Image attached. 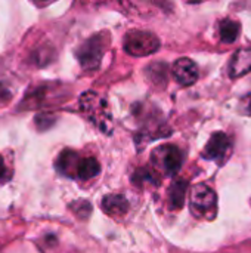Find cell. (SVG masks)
Wrapping results in <instances>:
<instances>
[{"mask_svg": "<svg viewBox=\"0 0 251 253\" xmlns=\"http://www.w3.org/2000/svg\"><path fill=\"white\" fill-rule=\"evenodd\" d=\"M9 179V175H7V166L3 160V157L0 156V181H6Z\"/></svg>", "mask_w": 251, "mask_h": 253, "instance_id": "obj_16", "label": "cell"}, {"mask_svg": "<svg viewBox=\"0 0 251 253\" xmlns=\"http://www.w3.org/2000/svg\"><path fill=\"white\" fill-rule=\"evenodd\" d=\"M231 153H232L231 138L223 132H216L207 142L203 156H204V159L215 160L219 165H223L229 159Z\"/></svg>", "mask_w": 251, "mask_h": 253, "instance_id": "obj_6", "label": "cell"}, {"mask_svg": "<svg viewBox=\"0 0 251 253\" xmlns=\"http://www.w3.org/2000/svg\"><path fill=\"white\" fill-rule=\"evenodd\" d=\"M220 39L225 42V43H234L238 36H240V31H241V25L240 22L237 21H232V19H223L220 22Z\"/></svg>", "mask_w": 251, "mask_h": 253, "instance_id": "obj_12", "label": "cell"}, {"mask_svg": "<svg viewBox=\"0 0 251 253\" xmlns=\"http://www.w3.org/2000/svg\"><path fill=\"white\" fill-rule=\"evenodd\" d=\"M173 77L183 86H191L198 80V67L189 58H180L173 65Z\"/></svg>", "mask_w": 251, "mask_h": 253, "instance_id": "obj_7", "label": "cell"}, {"mask_svg": "<svg viewBox=\"0 0 251 253\" xmlns=\"http://www.w3.org/2000/svg\"><path fill=\"white\" fill-rule=\"evenodd\" d=\"M99 170H101V166H99L98 160L93 157H87V159H81L78 162L75 176H78L83 181H87V179L95 178L99 173Z\"/></svg>", "mask_w": 251, "mask_h": 253, "instance_id": "obj_11", "label": "cell"}, {"mask_svg": "<svg viewBox=\"0 0 251 253\" xmlns=\"http://www.w3.org/2000/svg\"><path fill=\"white\" fill-rule=\"evenodd\" d=\"M78 162L80 159L77 157L75 153L72 151H64L59 159H58V169L62 172V173H67V175H75L77 173V166H78Z\"/></svg>", "mask_w": 251, "mask_h": 253, "instance_id": "obj_13", "label": "cell"}, {"mask_svg": "<svg viewBox=\"0 0 251 253\" xmlns=\"http://www.w3.org/2000/svg\"><path fill=\"white\" fill-rule=\"evenodd\" d=\"M186 191H188L186 181L180 179V181L173 182V185L170 187V191H169V205L173 211L182 209V206L185 203Z\"/></svg>", "mask_w": 251, "mask_h": 253, "instance_id": "obj_10", "label": "cell"}, {"mask_svg": "<svg viewBox=\"0 0 251 253\" xmlns=\"http://www.w3.org/2000/svg\"><path fill=\"white\" fill-rule=\"evenodd\" d=\"M133 181L136 184H145V182H151L152 185H158L160 184V179L157 178V172L151 170V169H139L136 173H135V178Z\"/></svg>", "mask_w": 251, "mask_h": 253, "instance_id": "obj_14", "label": "cell"}, {"mask_svg": "<svg viewBox=\"0 0 251 253\" xmlns=\"http://www.w3.org/2000/svg\"><path fill=\"white\" fill-rule=\"evenodd\" d=\"M251 71V47L246 49H240L238 52H235V55L231 59L229 64V76L237 79V77H243L247 73Z\"/></svg>", "mask_w": 251, "mask_h": 253, "instance_id": "obj_8", "label": "cell"}, {"mask_svg": "<svg viewBox=\"0 0 251 253\" xmlns=\"http://www.w3.org/2000/svg\"><path fill=\"white\" fill-rule=\"evenodd\" d=\"M80 108L83 114L104 133L112 132V116L108 102L95 92H84L80 98Z\"/></svg>", "mask_w": 251, "mask_h": 253, "instance_id": "obj_1", "label": "cell"}, {"mask_svg": "<svg viewBox=\"0 0 251 253\" xmlns=\"http://www.w3.org/2000/svg\"><path fill=\"white\" fill-rule=\"evenodd\" d=\"M109 36L99 33L87 39L77 50V58L84 70H96L101 64L104 52L108 46Z\"/></svg>", "mask_w": 251, "mask_h": 253, "instance_id": "obj_3", "label": "cell"}, {"mask_svg": "<svg viewBox=\"0 0 251 253\" xmlns=\"http://www.w3.org/2000/svg\"><path fill=\"white\" fill-rule=\"evenodd\" d=\"M38 3H50V1H53V0H37Z\"/></svg>", "mask_w": 251, "mask_h": 253, "instance_id": "obj_17", "label": "cell"}, {"mask_svg": "<svg viewBox=\"0 0 251 253\" xmlns=\"http://www.w3.org/2000/svg\"><path fill=\"white\" fill-rule=\"evenodd\" d=\"M102 209L112 218H121L129 211V202L121 194H111L105 196L102 200Z\"/></svg>", "mask_w": 251, "mask_h": 253, "instance_id": "obj_9", "label": "cell"}, {"mask_svg": "<svg viewBox=\"0 0 251 253\" xmlns=\"http://www.w3.org/2000/svg\"><path fill=\"white\" fill-rule=\"evenodd\" d=\"M182 162H183V154L175 145H161L152 153L154 166H157L158 170L167 175H175L176 172H179Z\"/></svg>", "mask_w": 251, "mask_h": 253, "instance_id": "obj_5", "label": "cell"}, {"mask_svg": "<svg viewBox=\"0 0 251 253\" xmlns=\"http://www.w3.org/2000/svg\"><path fill=\"white\" fill-rule=\"evenodd\" d=\"M123 46L124 50L132 56H148L158 50L160 39L149 31L133 30L126 34Z\"/></svg>", "mask_w": 251, "mask_h": 253, "instance_id": "obj_4", "label": "cell"}, {"mask_svg": "<svg viewBox=\"0 0 251 253\" xmlns=\"http://www.w3.org/2000/svg\"><path fill=\"white\" fill-rule=\"evenodd\" d=\"M191 213L198 219H213L217 213V196L206 184H197L191 188Z\"/></svg>", "mask_w": 251, "mask_h": 253, "instance_id": "obj_2", "label": "cell"}, {"mask_svg": "<svg viewBox=\"0 0 251 253\" xmlns=\"http://www.w3.org/2000/svg\"><path fill=\"white\" fill-rule=\"evenodd\" d=\"M240 111L246 116H251V93H247L240 101Z\"/></svg>", "mask_w": 251, "mask_h": 253, "instance_id": "obj_15", "label": "cell"}, {"mask_svg": "<svg viewBox=\"0 0 251 253\" xmlns=\"http://www.w3.org/2000/svg\"><path fill=\"white\" fill-rule=\"evenodd\" d=\"M192 1H197V0H192Z\"/></svg>", "mask_w": 251, "mask_h": 253, "instance_id": "obj_18", "label": "cell"}]
</instances>
